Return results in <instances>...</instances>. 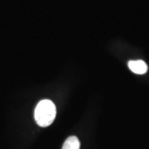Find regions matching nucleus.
<instances>
[{"label":"nucleus","instance_id":"obj_1","mask_svg":"<svg viewBox=\"0 0 149 149\" xmlns=\"http://www.w3.org/2000/svg\"><path fill=\"white\" fill-rule=\"evenodd\" d=\"M56 115V109L52 100H43L38 103L35 109V120L40 127H48Z\"/></svg>","mask_w":149,"mask_h":149},{"label":"nucleus","instance_id":"obj_2","mask_svg":"<svg viewBox=\"0 0 149 149\" xmlns=\"http://www.w3.org/2000/svg\"><path fill=\"white\" fill-rule=\"evenodd\" d=\"M128 67L135 74H143L148 70V65L142 60L130 61L128 62Z\"/></svg>","mask_w":149,"mask_h":149},{"label":"nucleus","instance_id":"obj_3","mask_svg":"<svg viewBox=\"0 0 149 149\" xmlns=\"http://www.w3.org/2000/svg\"><path fill=\"white\" fill-rule=\"evenodd\" d=\"M80 141L74 136L69 137L65 141L62 149H80Z\"/></svg>","mask_w":149,"mask_h":149}]
</instances>
